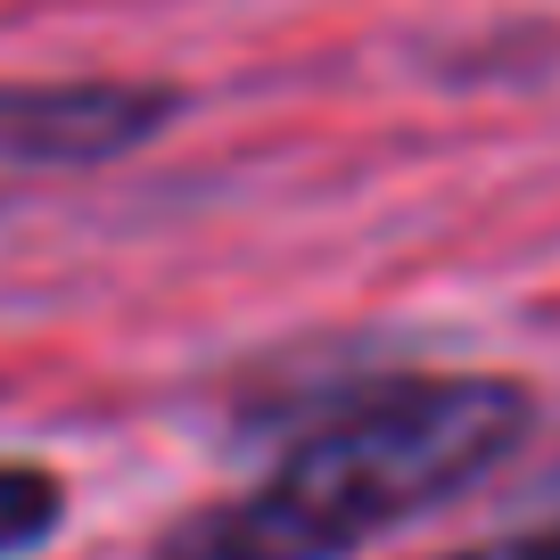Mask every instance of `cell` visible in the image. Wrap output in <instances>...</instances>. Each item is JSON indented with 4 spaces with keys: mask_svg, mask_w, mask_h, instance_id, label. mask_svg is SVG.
<instances>
[{
    "mask_svg": "<svg viewBox=\"0 0 560 560\" xmlns=\"http://www.w3.org/2000/svg\"><path fill=\"white\" fill-rule=\"evenodd\" d=\"M536 396L494 371H396L354 387L231 503L165 527L158 560H347L520 454Z\"/></svg>",
    "mask_w": 560,
    "mask_h": 560,
    "instance_id": "1",
    "label": "cell"
},
{
    "mask_svg": "<svg viewBox=\"0 0 560 560\" xmlns=\"http://www.w3.org/2000/svg\"><path fill=\"white\" fill-rule=\"evenodd\" d=\"M182 116V91L165 83H0V165L9 174H83L116 165Z\"/></svg>",
    "mask_w": 560,
    "mask_h": 560,
    "instance_id": "2",
    "label": "cell"
},
{
    "mask_svg": "<svg viewBox=\"0 0 560 560\" xmlns=\"http://www.w3.org/2000/svg\"><path fill=\"white\" fill-rule=\"evenodd\" d=\"M67 527V487L34 462H0V560H25Z\"/></svg>",
    "mask_w": 560,
    "mask_h": 560,
    "instance_id": "3",
    "label": "cell"
},
{
    "mask_svg": "<svg viewBox=\"0 0 560 560\" xmlns=\"http://www.w3.org/2000/svg\"><path fill=\"white\" fill-rule=\"evenodd\" d=\"M454 560H560V520L552 527H527V536H503V544H470Z\"/></svg>",
    "mask_w": 560,
    "mask_h": 560,
    "instance_id": "4",
    "label": "cell"
}]
</instances>
